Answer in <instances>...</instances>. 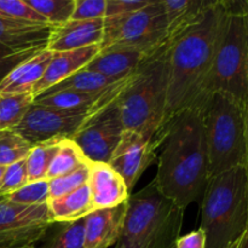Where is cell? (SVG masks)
<instances>
[{
    "label": "cell",
    "instance_id": "6da1fadb",
    "mask_svg": "<svg viewBox=\"0 0 248 248\" xmlns=\"http://www.w3.org/2000/svg\"><path fill=\"white\" fill-rule=\"evenodd\" d=\"M228 15L222 4L217 5L200 21L167 41L166 104L156 138L159 147L160 136L177 115L186 109L205 107L208 99L206 87Z\"/></svg>",
    "mask_w": 248,
    "mask_h": 248
},
{
    "label": "cell",
    "instance_id": "7a4b0ae2",
    "mask_svg": "<svg viewBox=\"0 0 248 248\" xmlns=\"http://www.w3.org/2000/svg\"><path fill=\"white\" fill-rule=\"evenodd\" d=\"M157 173L160 191L186 210L202 199L210 181L203 108H190L177 115L160 136Z\"/></svg>",
    "mask_w": 248,
    "mask_h": 248
},
{
    "label": "cell",
    "instance_id": "3957f363",
    "mask_svg": "<svg viewBox=\"0 0 248 248\" xmlns=\"http://www.w3.org/2000/svg\"><path fill=\"white\" fill-rule=\"evenodd\" d=\"M206 248H228L248 230L246 170L237 166L211 177L201 199Z\"/></svg>",
    "mask_w": 248,
    "mask_h": 248
},
{
    "label": "cell",
    "instance_id": "277c9868",
    "mask_svg": "<svg viewBox=\"0 0 248 248\" xmlns=\"http://www.w3.org/2000/svg\"><path fill=\"white\" fill-rule=\"evenodd\" d=\"M183 218V208L165 196L154 179L128 198L115 248H174Z\"/></svg>",
    "mask_w": 248,
    "mask_h": 248
},
{
    "label": "cell",
    "instance_id": "5b68a950",
    "mask_svg": "<svg viewBox=\"0 0 248 248\" xmlns=\"http://www.w3.org/2000/svg\"><path fill=\"white\" fill-rule=\"evenodd\" d=\"M167 60L166 43L140 63L118 98L125 130L153 138L156 145L166 104Z\"/></svg>",
    "mask_w": 248,
    "mask_h": 248
},
{
    "label": "cell",
    "instance_id": "8992f818",
    "mask_svg": "<svg viewBox=\"0 0 248 248\" xmlns=\"http://www.w3.org/2000/svg\"><path fill=\"white\" fill-rule=\"evenodd\" d=\"M206 144L210 176L237 166H244L246 157L245 103L228 94H210L203 107Z\"/></svg>",
    "mask_w": 248,
    "mask_h": 248
},
{
    "label": "cell",
    "instance_id": "52a82bcc",
    "mask_svg": "<svg viewBox=\"0 0 248 248\" xmlns=\"http://www.w3.org/2000/svg\"><path fill=\"white\" fill-rule=\"evenodd\" d=\"M247 15L229 14L206 87V93L228 94L245 103L247 84Z\"/></svg>",
    "mask_w": 248,
    "mask_h": 248
},
{
    "label": "cell",
    "instance_id": "ba28073f",
    "mask_svg": "<svg viewBox=\"0 0 248 248\" xmlns=\"http://www.w3.org/2000/svg\"><path fill=\"white\" fill-rule=\"evenodd\" d=\"M167 43V19L161 1L137 11L104 17L101 50L126 48L152 53Z\"/></svg>",
    "mask_w": 248,
    "mask_h": 248
},
{
    "label": "cell",
    "instance_id": "9c48e42d",
    "mask_svg": "<svg viewBox=\"0 0 248 248\" xmlns=\"http://www.w3.org/2000/svg\"><path fill=\"white\" fill-rule=\"evenodd\" d=\"M55 224L47 202L23 205L0 198V248H26Z\"/></svg>",
    "mask_w": 248,
    "mask_h": 248
},
{
    "label": "cell",
    "instance_id": "30bf717a",
    "mask_svg": "<svg viewBox=\"0 0 248 248\" xmlns=\"http://www.w3.org/2000/svg\"><path fill=\"white\" fill-rule=\"evenodd\" d=\"M124 131L116 99L91 113L70 140L77 143L89 161L108 164Z\"/></svg>",
    "mask_w": 248,
    "mask_h": 248
},
{
    "label": "cell",
    "instance_id": "8fae6325",
    "mask_svg": "<svg viewBox=\"0 0 248 248\" xmlns=\"http://www.w3.org/2000/svg\"><path fill=\"white\" fill-rule=\"evenodd\" d=\"M93 111L61 110L31 103L18 125L12 130L31 145L72 138Z\"/></svg>",
    "mask_w": 248,
    "mask_h": 248
},
{
    "label": "cell",
    "instance_id": "7c38bea8",
    "mask_svg": "<svg viewBox=\"0 0 248 248\" xmlns=\"http://www.w3.org/2000/svg\"><path fill=\"white\" fill-rule=\"evenodd\" d=\"M156 150L157 145L153 138L125 130L108 164L123 177L131 193L155 159Z\"/></svg>",
    "mask_w": 248,
    "mask_h": 248
},
{
    "label": "cell",
    "instance_id": "4fadbf2b",
    "mask_svg": "<svg viewBox=\"0 0 248 248\" xmlns=\"http://www.w3.org/2000/svg\"><path fill=\"white\" fill-rule=\"evenodd\" d=\"M53 26L0 17V57L26 60L47 48Z\"/></svg>",
    "mask_w": 248,
    "mask_h": 248
},
{
    "label": "cell",
    "instance_id": "5bb4252c",
    "mask_svg": "<svg viewBox=\"0 0 248 248\" xmlns=\"http://www.w3.org/2000/svg\"><path fill=\"white\" fill-rule=\"evenodd\" d=\"M103 31L104 18L69 19L61 26L53 27L47 48L52 52H62L101 45Z\"/></svg>",
    "mask_w": 248,
    "mask_h": 248
},
{
    "label": "cell",
    "instance_id": "9a60e30c",
    "mask_svg": "<svg viewBox=\"0 0 248 248\" xmlns=\"http://www.w3.org/2000/svg\"><path fill=\"white\" fill-rule=\"evenodd\" d=\"M89 186L94 210L116 207L131 195L123 177L107 162H90Z\"/></svg>",
    "mask_w": 248,
    "mask_h": 248
},
{
    "label": "cell",
    "instance_id": "2e32d148",
    "mask_svg": "<svg viewBox=\"0 0 248 248\" xmlns=\"http://www.w3.org/2000/svg\"><path fill=\"white\" fill-rule=\"evenodd\" d=\"M127 202L94 210L84 218L85 247L109 248L116 244L124 227Z\"/></svg>",
    "mask_w": 248,
    "mask_h": 248
},
{
    "label": "cell",
    "instance_id": "e0dca14e",
    "mask_svg": "<svg viewBox=\"0 0 248 248\" xmlns=\"http://www.w3.org/2000/svg\"><path fill=\"white\" fill-rule=\"evenodd\" d=\"M99 52H101V45H92L78 48V50L53 52L52 58H51L43 78L35 85L33 92H31L34 98L86 67Z\"/></svg>",
    "mask_w": 248,
    "mask_h": 248
},
{
    "label": "cell",
    "instance_id": "ac0fdd59",
    "mask_svg": "<svg viewBox=\"0 0 248 248\" xmlns=\"http://www.w3.org/2000/svg\"><path fill=\"white\" fill-rule=\"evenodd\" d=\"M52 55V51L43 48L15 65L0 81V93H31L35 85L43 78Z\"/></svg>",
    "mask_w": 248,
    "mask_h": 248
},
{
    "label": "cell",
    "instance_id": "d6986e66",
    "mask_svg": "<svg viewBox=\"0 0 248 248\" xmlns=\"http://www.w3.org/2000/svg\"><path fill=\"white\" fill-rule=\"evenodd\" d=\"M167 19V41L200 21L220 0H160Z\"/></svg>",
    "mask_w": 248,
    "mask_h": 248
},
{
    "label": "cell",
    "instance_id": "ffe728a7",
    "mask_svg": "<svg viewBox=\"0 0 248 248\" xmlns=\"http://www.w3.org/2000/svg\"><path fill=\"white\" fill-rule=\"evenodd\" d=\"M152 53L126 48L101 50L85 68L101 73L114 80H121L135 73L140 63Z\"/></svg>",
    "mask_w": 248,
    "mask_h": 248
},
{
    "label": "cell",
    "instance_id": "44dd1931",
    "mask_svg": "<svg viewBox=\"0 0 248 248\" xmlns=\"http://www.w3.org/2000/svg\"><path fill=\"white\" fill-rule=\"evenodd\" d=\"M55 223H68L82 219L94 211L89 183L77 190L47 201Z\"/></svg>",
    "mask_w": 248,
    "mask_h": 248
},
{
    "label": "cell",
    "instance_id": "7402d4cb",
    "mask_svg": "<svg viewBox=\"0 0 248 248\" xmlns=\"http://www.w3.org/2000/svg\"><path fill=\"white\" fill-rule=\"evenodd\" d=\"M87 162H89V160L85 157L81 149L78 147L74 140H70V138L61 140L58 142L57 152L51 160L46 179L65 176V174L75 171Z\"/></svg>",
    "mask_w": 248,
    "mask_h": 248
},
{
    "label": "cell",
    "instance_id": "603a6c76",
    "mask_svg": "<svg viewBox=\"0 0 248 248\" xmlns=\"http://www.w3.org/2000/svg\"><path fill=\"white\" fill-rule=\"evenodd\" d=\"M123 80V79H121ZM120 81V80H114L111 78L106 77V75L101 74V73L93 72V70L86 69L82 68L79 72L73 74L72 77L67 78L65 80L61 81L60 84L55 85L53 87L48 89L41 94L52 93L56 91H63V90H75V91H101V90L107 89L110 85L115 84V82ZM40 96V94H39Z\"/></svg>",
    "mask_w": 248,
    "mask_h": 248
},
{
    "label": "cell",
    "instance_id": "cb8c5ba5",
    "mask_svg": "<svg viewBox=\"0 0 248 248\" xmlns=\"http://www.w3.org/2000/svg\"><path fill=\"white\" fill-rule=\"evenodd\" d=\"M60 140L34 144L26 157V170L28 182L46 179L51 160L55 156Z\"/></svg>",
    "mask_w": 248,
    "mask_h": 248
},
{
    "label": "cell",
    "instance_id": "d4e9b609",
    "mask_svg": "<svg viewBox=\"0 0 248 248\" xmlns=\"http://www.w3.org/2000/svg\"><path fill=\"white\" fill-rule=\"evenodd\" d=\"M56 229L48 235L43 248H86L84 218L75 222L56 223Z\"/></svg>",
    "mask_w": 248,
    "mask_h": 248
},
{
    "label": "cell",
    "instance_id": "484cf974",
    "mask_svg": "<svg viewBox=\"0 0 248 248\" xmlns=\"http://www.w3.org/2000/svg\"><path fill=\"white\" fill-rule=\"evenodd\" d=\"M33 101L31 93H0V131L10 130L18 125Z\"/></svg>",
    "mask_w": 248,
    "mask_h": 248
},
{
    "label": "cell",
    "instance_id": "4316f807",
    "mask_svg": "<svg viewBox=\"0 0 248 248\" xmlns=\"http://www.w3.org/2000/svg\"><path fill=\"white\" fill-rule=\"evenodd\" d=\"M28 6L53 27L61 26L72 18L74 0H23Z\"/></svg>",
    "mask_w": 248,
    "mask_h": 248
},
{
    "label": "cell",
    "instance_id": "83f0119b",
    "mask_svg": "<svg viewBox=\"0 0 248 248\" xmlns=\"http://www.w3.org/2000/svg\"><path fill=\"white\" fill-rule=\"evenodd\" d=\"M33 145L12 128L0 131V166H9L28 156Z\"/></svg>",
    "mask_w": 248,
    "mask_h": 248
},
{
    "label": "cell",
    "instance_id": "f1b7e54d",
    "mask_svg": "<svg viewBox=\"0 0 248 248\" xmlns=\"http://www.w3.org/2000/svg\"><path fill=\"white\" fill-rule=\"evenodd\" d=\"M90 162L82 165L75 171L65 174V176L56 177V178L48 179V186H50V199L60 198L68 193L77 190L78 188L84 184L89 183L90 178Z\"/></svg>",
    "mask_w": 248,
    "mask_h": 248
},
{
    "label": "cell",
    "instance_id": "f546056e",
    "mask_svg": "<svg viewBox=\"0 0 248 248\" xmlns=\"http://www.w3.org/2000/svg\"><path fill=\"white\" fill-rule=\"evenodd\" d=\"M6 200L12 202L23 203V205H39L45 203L50 200V186H48V179H41V181L28 182L17 189L14 193L6 196H1Z\"/></svg>",
    "mask_w": 248,
    "mask_h": 248
},
{
    "label": "cell",
    "instance_id": "4dcf8cb0",
    "mask_svg": "<svg viewBox=\"0 0 248 248\" xmlns=\"http://www.w3.org/2000/svg\"><path fill=\"white\" fill-rule=\"evenodd\" d=\"M0 17L31 23L48 24L43 16L34 11L23 0H0Z\"/></svg>",
    "mask_w": 248,
    "mask_h": 248
},
{
    "label": "cell",
    "instance_id": "1f68e13d",
    "mask_svg": "<svg viewBox=\"0 0 248 248\" xmlns=\"http://www.w3.org/2000/svg\"><path fill=\"white\" fill-rule=\"evenodd\" d=\"M26 183H28L26 159L19 160V161L9 165L5 169L4 177H2L1 186H0V198L14 193L17 189L23 186Z\"/></svg>",
    "mask_w": 248,
    "mask_h": 248
},
{
    "label": "cell",
    "instance_id": "d6a6232c",
    "mask_svg": "<svg viewBox=\"0 0 248 248\" xmlns=\"http://www.w3.org/2000/svg\"><path fill=\"white\" fill-rule=\"evenodd\" d=\"M106 17V0H74L70 19H97Z\"/></svg>",
    "mask_w": 248,
    "mask_h": 248
},
{
    "label": "cell",
    "instance_id": "836d02e7",
    "mask_svg": "<svg viewBox=\"0 0 248 248\" xmlns=\"http://www.w3.org/2000/svg\"><path fill=\"white\" fill-rule=\"evenodd\" d=\"M160 0H106V17L137 11Z\"/></svg>",
    "mask_w": 248,
    "mask_h": 248
},
{
    "label": "cell",
    "instance_id": "e575fe53",
    "mask_svg": "<svg viewBox=\"0 0 248 248\" xmlns=\"http://www.w3.org/2000/svg\"><path fill=\"white\" fill-rule=\"evenodd\" d=\"M174 248H206V235L201 228L179 236Z\"/></svg>",
    "mask_w": 248,
    "mask_h": 248
},
{
    "label": "cell",
    "instance_id": "d590c367",
    "mask_svg": "<svg viewBox=\"0 0 248 248\" xmlns=\"http://www.w3.org/2000/svg\"><path fill=\"white\" fill-rule=\"evenodd\" d=\"M220 2L229 14H248V0H220Z\"/></svg>",
    "mask_w": 248,
    "mask_h": 248
},
{
    "label": "cell",
    "instance_id": "8d00e7d4",
    "mask_svg": "<svg viewBox=\"0 0 248 248\" xmlns=\"http://www.w3.org/2000/svg\"><path fill=\"white\" fill-rule=\"evenodd\" d=\"M19 62H22L21 60H7V58H1L0 57V81L2 80V78L15 67V65L18 64Z\"/></svg>",
    "mask_w": 248,
    "mask_h": 248
},
{
    "label": "cell",
    "instance_id": "74e56055",
    "mask_svg": "<svg viewBox=\"0 0 248 248\" xmlns=\"http://www.w3.org/2000/svg\"><path fill=\"white\" fill-rule=\"evenodd\" d=\"M245 124H246V157H245V170H246L247 174V182H248V98L245 102Z\"/></svg>",
    "mask_w": 248,
    "mask_h": 248
},
{
    "label": "cell",
    "instance_id": "f35d334b",
    "mask_svg": "<svg viewBox=\"0 0 248 248\" xmlns=\"http://www.w3.org/2000/svg\"><path fill=\"white\" fill-rule=\"evenodd\" d=\"M228 248H248V230L239 240H236L234 244L230 245Z\"/></svg>",
    "mask_w": 248,
    "mask_h": 248
},
{
    "label": "cell",
    "instance_id": "ab89813d",
    "mask_svg": "<svg viewBox=\"0 0 248 248\" xmlns=\"http://www.w3.org/2000/svg\"><path fill=\"white\" fill-rule=\"evenodd\" d=\"M246 58H247V84H248V14H247V51H246Z\"/></svg>",
    "mask_w": 248,
    "mask_h": 248
},
{
    "label": "cell",
    "instance_id": "60d3db41",
    "mask_svg": "<svg viewBox=\"0 0 248 248\" xmlns=\"http://www.w3.org/2000/svg\"><path fill=\"white\" fill-rule=\"evenodd\" d=\"M5 169H6L5 166H0V186H1V182H2V177H4Z\"/></svg>",
    "mask_w": 248,
    "mask_h": 248
},
{
    "label": "cell",
    "instance_id": "b9f144b4",
    "mask_svg": "<svg viewBox=\"0 0 248 248\" xmlns=\"http://www.w3.org/2000/svg\"><path fill=\"white\" fill-rule=\"evenodd\" d=\"M26 248H35V247H33V246H29V247H26Z\"/></svg>",
    "mask_w": 248,
    "mask_h": 248
}]
</instances>
